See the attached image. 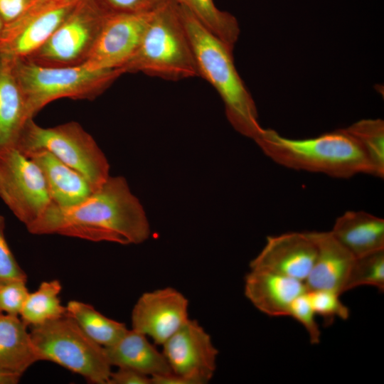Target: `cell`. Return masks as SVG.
<instances>
[{
  "label": "cell",
  "mask_w": 384,
  "mask_h": 384,
  "mask_svg": "<svg viewBox=\"0 0 384 384\" xmlns=\"http://www.w3.org/2000/svg\"><path fill=\"white\" fill-rule=\"evenodd\" d=\"M161 346L172 373L196 384L207 383L213 378L218 351L196 320L188 319Z\"/></svg>",
  "instance_id": "8fae6325"
},
{
  "label": "cell",
  "mask_w": 384,
  "mask_h": 384,
  "mask_svg": "<svg viewBox=\"0 0 384 384\" xmlns=\"http://www.w3.org/2000/svg\"><path fill=\"white\" fill-rule=\"evenodd\" d=\"M34 1V0H33Z\"/></svg>",
  "instance_id": "d590c367"
},
{
  "label": "cell",
  "mask_w": 384,
  "mask_h": 384,
  "mask_svg": "<svg viewBox=\"0 0 384 384\" xmlns=\"http://www.w3.org/2000/svg\"><path fill=\"white\" fill-rule=\"evenodd\" d=\"M65 306L67 314L91 339L103 347L114 344L128 329L124 323L105 316L89 304L71 300Z\"/></svg>",
  "instance_id": "7402d4cb"
},
{
  "label": "cell",
  "mask_w": 384,
  "mask_h": 384,
  "mask_svg": "<svg viewBox=\"0 0 384 384\" xmlns=\"http://www.w3.org/2000/svg\"><path fill=\"white\" fill-rule=\"evenodd\" d=\"M272 161L284 167L347 178L359 174L375 176L357 142L343 129L302 139L262 129L254 139Z\"/></svg>",
  "instance_id": "7a4b0ae2"
},
{
  "label": "cell",
  "mask_w": 384,
  "mask_h": 384,
  "mask_svg": "<svg viewBox=\"0 0 384 384\" xmlns=\"http://www.w3.org/2000/svg\"><path fill=\"white\" fill-rule=\"evenodd\" d=\"M26 229L33 235L58 234L124 245L142 243L150 235L142 204L120 176H110L79 203L63 207L53 203Z\"/></svg>",
  "instance_id": "6da1fadb"
},
{
  "label": "cell",
  "mask_w": 384,
  "mask_h": 384,
  "mask_svg": "<svg viewBox=\"0 0 384 384\" xmlns=\"http://www.w3.org/2000/svg\"><path fill=\"white\" fill-rule=\"evenodd\" d=\"M104 348L112 366L131 368L151 378L172 373L162 351L145 335L132 329H127L114 344Z\"/></svg>",
  "instance_id": "d6986e66"
},
{
  "label": "cell",
  "mask_w": 384,
  "mask_h": 384,
  "mask_svg": "<svg viewBox=\"0 0 384 384\" xmlns=\"http://www.w3.org/2000/svg\"><path fill=\"white\" fill-rule=\"evenodd\" d=\"M5 219L0 215V286L14 280L27 281V276L14 256L5 238Z\"/></svg>",
  "instance_id": "f1b7e54d"
},
{
  "label": "cell",
  "mask_w": 384,
  "mask_h": 384,
  "mask_svg": "<svg viewBox=\"0 0 384 384\" xmlns=\"http://www.w3.org/2000/svg\"><path fill=\"white\" fill-rule=\"evenodd\" d=\"M14 66L29 119L58 99L95 100L123 74L118 69H93L84 64L45 66L26 58H14Z\"/></svg>",
  "instance_id": "5b68a950"
},
{
  "label": "cell",
  "mask_w": 384,
  "mask_h": 384,
  "mask_svg": "<svg viewBox=\"0 0 384 384\" xmlns=\"http://www.w3.org/2000/svg\"><path fill=\"white\" fill-rule=\"evenodd\" d=\"M316 256L304 282L307 291L329 290L343 294L355 257L329 232H308Z\"/></svg>",
  "instance_id": "9a60e30c"
},
{
  "label": "cell",
  "mask_w": 384,
  "mask_h": 384,
  "mask_svg": "<svg viewBox=\"0 0 384 384\" xmlns=\"http://www.w3.org/2000/svg\"><path fill=\"white\" fill-rule=\"evenodd\" d=\"M373 286L384 290V249L355 257L343 293L360 286Z\"/></svg>",
  "instance_id": "484cf974"
},
{
  "label": "cell",
  "mask_w": 384,
  "mask_h": 384,
  "mask_svg": "<svg viewBox=\"0 0 384 384\" xmlns=\"http://www.w3.org/2000/svg\"><path fill=\"white\" fill-rule=\"evenodd\" d=\"M188 300L173 287L142 294L131 316L132 329L162 345L189 318Z\"/></svg>",
  "instance_id": "4fadbf2b"
},
{
  "label": "cell",
  "mask_w": 384,
  "mask_h": 384,
  "mask_svg": "<svg viewBox=\"0 0 384 384\" xmlns=\"http://www.w3.org/2000/svg\"><path fill=\"white\" fill-rule=\"evenodd\" d=\"M27 156L40 168L53 203L63 207L73 206L84 201L94 191L80 173L50 152L38 150Z\"/></svg>",
  "instance_id": "ac0fdd59"
},
{
  "label": "cell",
  "mask_w": 384,
  "mask_h": 384,
  "mask_svg": "<svg viewBox=\"0 0 384 384\" xmlns=\"http://www.w3.org/2000/svg\"><path fill=\"white\" fill-rule=\"evenodd\" d=\"M330 232L354 257L384 249V220L363 210L345 212Z\"/></svg>",
  "instance_id": "ffe728a7"
},
{
  "label": "cell",
  "mask_w": 384,
  "mask_h": 384,
  "mask_svg": "<svg viewBox=\"0 0 384 384\" xmlns=\"http://www.w3.org/2000/svg\"><path fill=\"white\" fill-rule=\"evenodd\" d=\"M313 310L326 320L332 321L335 317L347 319L350 311L342 303L340 294L329 290L307 291Z\"/></svg>",
  "instance_id": "4316f807"
},
{
  "label": "cell",
  "mask_w": 384,
  "mask_h": 384,
  "mask_svg": "<svg viewBox=\"0 0 384 384\" xmlns=\"http://www.w3.org/2000/svg\"><path fill=\"white\" fill-rule=\"evenodd\" d=\"M33 0H0V17L6 26L18 20Z\"/></svg>",
  "instance_id": "1f68e13d"
},
{
  "label": "cell",
  "mask_w": 384,
  "mask_h": 384,
  "mask_svg": "<svg viewBox=\"0 0 384 384\" xmlns=\"http://www.w3.org/2000/svg\"><path fill=\"white\" fill-rule=\"evenodd\" d=\"M359 145L373 166L375 176H384V122L380 119H362L344 128Z\"/></svg>",
  "instance_id": "d4e9b609"
},
{
  "label": "cell",
  "mask_w": 384,
  "mask_h": 384,
  "mask_svg": "<svg viewBox=\"0 0 384 384\" xmlns=\"http://www.w3.org/2000/svg\"><path fill=\"white\" fill-rule=\"evenodd\" d=\"M315 315L308 297L307 291L294 299L291 304L288 315L293 317L304 327L312 344L319 343L321 338V331Z\"/></svg>",
  "instance_id": "83f0119b"
},
{
  "label": "cell",
  "mask_w": 384,
  "mask_h": 384,
  "mask_svg": "<svg viewBox=\"0 0 384 384\" xmlns=\"http://www.w3.org/2000/svg\"><path fill=\"white\" fill-rule=\"evenodd\" d=\"M40 361L55 363L89 383L107 384L112 370L105 348L91 339L67 314L31 326Z\"/></svg>",
  "instance_id": "8992f818"
},
{
  "label": "cell",
  "mask_w": 384,
  "mask_h": 384,
  "mask_svg": "<svg viewBox=\"0 0 384 384\" xmlns=\"http://www.w3.org/2000/svg\"><path fill=\"white\" fill-rule=\"evenodd\" d=\"M244 290L253 306L270 316H288L294 299L307 291L304 282L262 270H250Z\"/></svg>",
  "instance_id": "2e32d148"
},
{
  "label": "cell",
  "mask_w": 384,
  "mask_h": 384,
  "mask_svg": "<svg viewBox=\"0 0 384 384\" xmlns=\"http://www.w3.org/2000/svg\"><path fill=\"white\" fill-rule=\"evenodd\" d=\"M28 294L26 281L14 280L0 286V313L19 316Z\"/></svg>",
  "instance_id": "f546056e"
},
{
  "label": "cell",
  "mask_w": 384,
  "mask_h": 384,
  "mask_svg": "<svg viewBox=\"0 0 384 384\" xmlns=\"http://www.w3.org/2000/svg\"><path fill=\"white\" fill-rule=\"evenodd\" d=\"M107 384H151V377L128 368L112 371Z\"/></svg>",
  "instance_id": "d6a6232c"
},
{
  "label": "cell",
  "mask_w": 384,
  "mask_h": 384,
  "mask_svg": "<svg viewBox=\"0 0 384 384\" xmlns=\"http://www.w3.org/2000/svg\"><path fill=\"white\" fill-rule=\"evenodd\" d=\"M208 31L233 49L240 35L236 18L220 10L213 0H175Z\"/></svg>",
  "instance_id": "cb8c5ba5"
},
{
  "label": "cell",
  "mask_w": 384,
  "mask_h": 384,
  "mask_svg": "<svg viewBox=\"0 0 384 384\" xmlns=\"http://www.w3.org/2000/svg\"><path fill=\"white\" fill-rule=\"evenodd\" d=\"M122 73L142 72L168 80L198 76L178 4L169 0L153 11L138 50Z\"/></svg>",
  "instance_id": "277c9868"
},
{
  "label": "cell",
  "mask_w": 384,
  "mask_h": 384,
  "mask_svg": "<svg viewBox=\"0 0 384 384\" xmlns=\"http://www.w3.org/2000/svg\"><path fill=\"white\" fill-rule=\"evenodd\" d=\"M152 13L108 14L84 65L122 70L138 50Z\"/></svg>",
  "instance_id": "7c38bea8"
},
{
  "label": "cell",
  "mask_w": 384,
  "mask_h": 384,
  "mask_svg": "<svg viewBox=\"0 0 384 384\" xmlns=\"http://www.w3.org/2000/svg\"><path fill=\"white\" fill-rule=\"evenodd\" d=\"M21 375L0 369V384H16L19 383Z\"/></svg>",
  "instance_id": "836d02e7"
},
{
  "label": "cell",
  "mask_w": 384,
  "mask_h": 384,
  "mask_svg": "<svg viewBox=\"0 0 384 384\" xmlns=\"http://www.w3.org/2000/svg\"><path fill=\"white\" fill-rule=\"evenodd\" d=\"M62 286L59 280L41 283L38 288L29 292L19 317L27 326H38L66 314V306L61 304L59 294Z\"/></svg>",
  "instance_id": "603a6c76"
},
{
  "label": "cell",
  "mask_w": 384,
  "mask_h": 384,
  "mask_svg": "<svg viewBox=\"0 0 384 384\" xmlns=\"http://www.w3.org/2000/svg\"><path fill=\"white\" fill-rule=\"evenodd\" d=\"M80 0H34L24 14L6 26L0 50L13 58H28L56 31Z\"/></svg>",
  "instance_id": "30bf717a"
},
{
  "label": "cell",
  "mask_w": 384,
  "mask_h": 384,
  "mask_svg": "<svg viewBox=\"0 0 384 384\" xmlns=\"http://www.w3.org/2000/svg\"><path fill=\"white\" fill-rule=\"evenodd\" d=\"M107 14L151 12L169 0H96Z\"/></svg>",
  "instance_id": "4dcf8cb0"
},
{
  "label": "cell",
  "mask_w": 384,
  "mask_h": 384,
  "mask_svg": "<svg viewBox=\"0 0 384 384\" xmlns=\"http://www.w3.org/2000/svg\"><path fill=\"white\" fill-rule=\"evenodd\" d=\"M27 325L18 316L0 313V369L23 375L40 361Z\"/></svg>",
  "instance_id": "44dd1931"
},
{
  "label": "cell",
  "mask_w": 384,
  "mask_h": 384,
  "mask_svg": "<svg viewBox=\"0 0 384 384\" xmlns=\"http://www.w3.org/2000/svg\"><path fill=\"white\" fill-rule=\"evenodd\" d=\"M178 8L193 48L198 76L218 92L233 128L255 139L263 128L258 122L255 103L235 68L233 49L204 28L185 8L180 5Z\"/></svg>",
  "instance_id": "3957f363"
},
{
  "label": "cell",
  "mask_w": 384,
  "mask_h": 384,
  "mask_svg": "<svg viewBox=\"0 0 384 384\" xmlns=\"http://www.w3.org/2000/svg\"><path fill=\"white\" fill-rule=\"evenodd\" d=\"M0 198L26 228L53 203L40 168L16 147L0 151Z\"/></svg>",
  "instance_id": "9c48e42d"
},
{
  "label": "cell",
  "mask_w": 384,
  "mask_h": 384,
  "mask_svg": "<svg viewBox=\"0 0 384 384\" xmlns=\"http://www.w3.org/2000/svg\"><path fill=\"white\" fill-rule=\"evenodd\" d=\"M15 147L26 156L38 150L50 152L80 173L94 191L110 177V165L105 155L93 137L77 122L43 127L33 119H28Z\"/></svg>",
  "instance_id": "52a82bcc"
},
{
  "label": "cell",
  "mask_w": 384,
  "mask_h": 384,
  "mask_svg": "<svg viewBox=\"0 0 384 384\" xmlns=\"http://www.w3.org/2000/svg\"><path fill=\"white\" fill-rule=\"evenodd\" d=\"M6 28V24L0 17V39L2 37Z\"/></svg>",
  "instance_id": "e575fe53"
},
{
  "label": "cell",
  "mask_w": 384,
  "mask_h": 384,
  "mask_svg": "<svg viewBox=\"0 0 384 384\" xmlns=\"http://www.w3.org/2000/svg\"><path fill=\"white\" fill-rule=\"evenodd\" d=\"M316 251V246L308 232L268 236L262 250L250 262V267L304 282L314 265Z\"/></svg>",
  "instance_id": "5bb4252c"
},
{
  "label": "cell",
  "mask_w": 384,
  "mask_h": 384,
  "mask_svg": "<svg viewBox=\"0 0 384 384\" xmlns=\"http://www.w3.org/2000/svg\"><path fill=\"white\" fill-rule=\"evenodd\" d=\"M107 14L96 0H80L45 43L26 58L45 66L84 64Z\"/></svg>",
  "instance_id": "ba28073f"
},
{
  "label": "cell",
  "mask_w": 384,
  "mask_h": 384,
  "mask_svg": "<svg viewBox=\"0 0 384 384\" xmlns=\"http://www.w3.org/2000/svg\"><path fill=\"white\" fill-rule=\"evenodd\" d=\"M28 119L14 58L0 50V151L16 146Z\"/></svg>",
  "instance_id": "e0dca14e"
}]
</instances>
